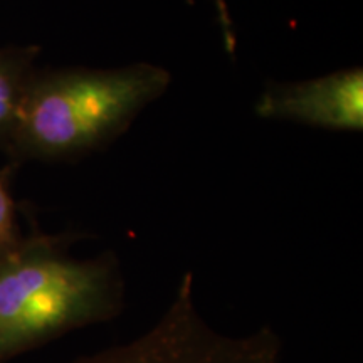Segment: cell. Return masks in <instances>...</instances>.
Returning a JSON list of instances; mask_svg holds the SVG:
<instances>
[{
	"mask_svg": "<svg viewBox=\"0 0 363 363\" xmlns=\"http://www.w3.org/2000/svg\"><path fill=\"white\" fill-rule=\"evenodd\" d=\"M281 358L283 342L269 326L230 335L208 323L195 305L194 278L187 272L147 331L71 363H281Z\"/></svg>",
	"mask_w": 363,
	"mask_h": 363,
	"instance_id": "cell-3",
	"label": "cell"
},
{
	"mask_svg": "<svg viewBox=\"0 0 363 363\" xmlns=\"http://www.w3.org/2000/svg\"><path fill=\"white\" fill-rule=\"evenodd\" d=\"M19 244L16 229V214L11 195L0 184V257Z\"/></svg>",
	"mask_w": 363,
	"mask_h": 363,
	"instance_id": "cell-6",
	"label": "cell"
},
{
	"mask_svg": "<svg viewBox=\"0 0 363 363\" xmlns=\"http://www.w3.org/2000/svg\"><path fill=\"white\" fill-rule=\"evenodd\" d=\"M22 103L17 99V86L11 69L0 65V130L19 118Z\"/></svg>",
	"mask_w": 363,
	"mask_h": 363,
	"instance_id": "cell-5",
	"label": "cell"
},
{
	"mask_svg": "<svg viewBox=\"0 0 363 363\" xmlns=\"http://www.w3.org/2000/svg\"><path fill=\"white\" fill-rule=\"evenodd\" d=\"M111 252L72 259L51 244H17L0 257V363L123 310Z\"/></svg>",
	"mask_w": 363,
	"mask_h": 363,
	"instance_id": "cell-1",
	"label": "cell"
},
{
	"mask_svg": "<svg viewBox=\"0 0 363 363\" xmlns=\"http://www.w3.org/2000/svg\"><path fill=\"white\" fill-rule=\"evenodd\" d=\"M256 111L261 118L325 130L362 131L363 71L350 67L299 83L272 84L261 94Z\"/></svg>",
	"mask_w": 363,
	"mask_h": 363,
	"instance_id": "cell-4",
	"label": "cell"
},
{
	"mask_svg": "<svg viewBox=\"0 0 363 363\" xmlns=\"http://www.w3.org/2000/svg\"><path fill=\"white\" fill-rule=\"evenodd\" d=\"M170 72L138 62L116 69H83L40 84L22 101L21 133L44 153L99 148L165 93Z\"/></svg>",
	"mask_w": 363,
	"mask_h": 363,
	"instance_id": "cell-2",
	"label": "cell"
}]
</instances>
